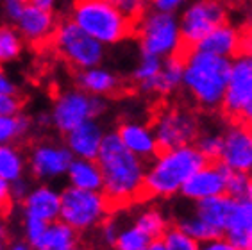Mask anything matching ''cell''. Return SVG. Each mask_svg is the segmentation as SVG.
Here are the masks:
<instances>
[{
	"mask_svg": "<svg viewBox=\"0 0 252 250\" xmlns=\"http://www.w3.org/2000/svg\"><path fill=\"white\" fill-rule=\"evenodd\" d=\"M95 161L102 173V195L109 215L143 204L147 164L122 143L117 130L104 134Z\"/></svg>",
	"mask_w": 252,
	"mask_h": 250,
	"instance_id": "1",
	"label": "cell"
},
{
	"mask_svg": "<svg viewBox=\"0 0 252 250\" xmlns=\"http://www.w3.org/2000/svg\"><path fill=\"white\" fill-rule=\"evenodd\" d=\"M233 62L229 58L211 52H197L185 66L183 86L191 100L204 111H220L227 92Z\"/></svg>",
	"mask_w": 252,
	"mask_h": 250,
	"instance_id": "2",
	"label": "cell"
},
{
	"mask_svg": "<svg viewBox=\"0 0 252 250\" xmlns=\"http://www.w3.org/2000/svg\"><path fill=\"white\" fill-rule=\"evenodd\" d=\"M208 163L195 145L163 152L149 164L143 181V204L152 198H168L181 191L183 184Z\"/></svg>",
	"mask_w": 252,
	"mask_h": 250,
	"instance_id": "3",
	"label": "cell"
},
{
	"mask_svg": "<svg viewBox=\"0 0 252 250\" xmlns=\"http://www.w3.org/2000/svg\"><path fill=\"white\" fill-rule=\"evenodd\" d=\"M233 4L231 0H199L189 5L181 18L179 38L170 58L186 66L200 41L220 25L229 24V9Z\"/></svg>",
	"mask_w": 252,
	"mask_h": 250,
	"instance_id": "4",
	"label": "cell"
},
{
	"mask_svg": "<svg viewBox=\"0 0 252 250\" xmlns=\"http://www.w3.org/2000/svg\"><path fill=\"white\" fill-rule=\"evenodd\" d=\"M70 20L100 43H118L134 38V25L109 0H73Z\"/></svg>",
	"mask_w": 252,
	"mask_h": 250,
	"instance_id": "5",
	"label": "cell"
},
{
	"mask_svg": "<svg viewBox=\"0 0 252 250\" xmlns=\"http://www.w3.org/2000/svg\"><path fill=\"white\" fill-rule=\"evenodd\" d=\"M49 48L73 70L93 68L104 59V47L100 41L84 32L70 16L59 18Z\"/></svg>",
	"mask_w": 252,
	"mask_h": 250,
	"instance_id": "6",
	"label": "cell"
},
{
	"mask_svg": "<svg viewBox=\"0 0 252 250\" xmlns=\"http://www.w3.org/2000/svg\"><path fill=\"white\" fill-rule=\"evenodd\" d=\"M107 215L109 211H107L106 198L102 191L81 189L75 186L64 188L61 191L59 220L64 221L77 232L98 227Z\"/></svg>",
	"mask_w": 252,
	"mask_h": 250,
	"instance_id": "7",
	"label": "cell"
},
{
	"mask_svg": "<svg viewBox=\"0 0 252 250\" xmlns=\"http://www.w3.org/2000/svg\"><path fill=\"white\" fill-rule=\"evenodd\" d=\"M106 109L107 104L102 96L90 95L75 88V90H68L56 96L50 120L56 130L64 136L77 125L98 118Z\"/></svg>",
	"mask_w": 252,
	"mask_h": 250,
	"instance_id": "8",
	"label": "cell"
},
{
	"mask_svg": "<svg viewBox=\"0 0 252 250\" xmlns=\"http://www.w3.org/2000/svg\"><path fill=\"white\" fill-rule=\"evenodd\" d=\"M152 130L158 143V156L168 150L193 145L200 134L199 118L186 109H168L158 111L152 122Z\"/></svg>",
	"mask_w": 252,
	"mask_h": 250,
	"instance_id": "9",
	"label": "cell"
},
{
	"mask_svg": "<svg viewBox=\"0 0 252 250\" xmlns=\"http://www.w3.org/2000/svg\"><path fill=\"white\" fill-rule=\"evenodd\" d=\"M136 38L140 41L141 54L149 56H165L172 54L179 38V27L170 13H154L145 16L138 27Z\"/></svg>",
	"mask_w": 252,
	"mask_h": 250,
	"instance_id": "10",
	"label": "cell"
},
{
	"mask_svg": "<svg viewBox=\"0 0 252 250\" xmlns=\"http://www.w3.org/2000/svg\"><path fill=\"white\" fill-rule=\"evenodd\" d=\"M73 154L66 145L54 143V141H39L32 145L27 157V166L36 181H49L61 177L68 172Z\"/></svg>",
	"mask_w": 252,
	"mask_h": 250,
	"instance_id": "11",
	"label": "cell"
},
{
	"mask_svg": "<svg viewBox=\"0 0 252 250\" xmlns=\"http://www.w3.org/2000/svg\"><path fill=\"white\" fill-rule=\"evenodd\" d=\"M249 104H252V54L234 59L220 111L229 122H234L240 111Z\"/></svg>",
	"mask_w": 252,
	"mask_h": 250,
	"instance_id": "12",
	"label": "cell"
},
{
	"mask_svg": "<svg viewBox=\"0 0 252 250\" xmlns=\"http://www.w3.org/2000/svg\"><path fill=\"white\" fill-rule=\"evenodd\" d=\"M223 163L233 172L252 173V129L242 124H231L222 132V154Z\"/></svg>",
	"mask_w": 252,
	"mask_h": 250,
	"instance_id": "13",
	"label": "cell"
},
{
	"mask_svg": "<svg viewBox=\"0 0 252 250\" xmlns=\"http://www.w3.org/2000/svg\"><path fill=\"white\" fill-rule=\"evenodd\" d=\"M16 24H18V32L22 34V38L27 39L32 45V48L49 50L59 18L54 15L52 9H41L38 5L25 4Z\"/></svg>",
	"mask_w": 252,
	"mask_h": 250,
	"instance_id": "14",
	"label": "cell"
},
{
	"mask_svg": "<svg viewBox=\"0 0 252 250\" xmlns=\"http://www.w3.org/2000/svg\"><path fill=\"white\" fill-rule=\"evenodd\" d=\"M231 170L223 163H206L199 172H195L191 177L183 184L181 195L188 200H204V198L225 195L227 188V177Z\"/></svg>",
	"mask_w": 252,
	"mask_h": 250,
	"instance_id": "15",
	"label": "cell"
},
{
	"mask_svg": "<svg viewBox=\"0 0 252 250\" xmlns=\"http://www.w3.org/2000/svg\"><path fill=\"white\" fill-rule=\"evenodd\" d=\"M73 81H75V88L90 93V95L102 96V98L122 96L131 88V82H126L115 73L100 70V68L73 70Z\"/></svg>",
	"mask_w": 252,
	"mask_h": 250,
	"instance_id": "16",
	"label": "cell"
},
{
	"mask_svg": "<svg viewBox=\"0 0 252 250\" xmlns=\"http://www.w3.org/2000/svg\"><path fill=\"white\" fill-rule=\"evenodd\" d=\"M117 134L120 136L122 143L145 163H152L158 157V143L152 127L136 122H122L118 125Z\"/></svg>",
	"mask_w": 252,
	"mask_h": 250,
	"instance_id": "17",
	"label": "cell"
},
{
	"mask_svg": "<svg viewBox=\"0 0 252 250\" xmlns=\"http://www.w3.org/2000/svg\"><path fill=\"white\" fill-rule=\"evenodd\" d=\"M102 140L104 130L95 120L84 122L64 134V145L70 149L73 157L83 159H97Z\"/></svg>",
	"mask_w": 252,
	"mask_h": 250,
	"instance_id": "18",
	"label": "cell"
},
{
	"mask_svg": "<svg viewBox=\"0 0 252 250\" xmlns=\"http://www.w3.org/2000/svg\"><path fill=\"white\" fill-rule=\"evenodd\" d=\"M22 209L25 217H34L47 223L56 221L59 220L61 211V193L47 184H41L31 189L29 195L22 200Z\"/></svg>",
	"mask_w": 252,
	"mask_h": 250,
	"instance_id": "19",
	"label": "cell"
},
{
	"mask_svg": "<svg viewBox=\"0 0 252 250\" xmlns=\"http://www.w3.org/2000/svg\"><path fill=\"white\" fill-rule=\"evenodd\" d=\"M234 198L229 195H219V197L204 198V200H197L195 202V215L202 218L204 221H208L209 225L217 227L223 234L225 227H227L229 217L233 211Z\"/></svg>",
	"mask_w": 252,
	"mask_h": 250,
	"instance_id": "20",
	"label": "cell"
},
{
	"mask_svg": "<svg viewBox=\"0 0 252 250\" xmlns=\"http://www.w3.org/2000/svg\"><path fill=\"white\" fill-rule=\"evenodd\" d=\"M79 245V232L64 221H50L43 236L32 245L34 250H73Z\"/></svg>",
	"mask_w": 252,
	"mask_h": 250,
	"instance_id": "21",
	"label": "cell"
},
{
	"mask_svg": "<svg viewBox=\"0 0 252 250\" xmlns=\"http://www.w3.org/2000/svg\"><path fill=\"white\" fill-rule=\"evenodd\" d=\"M197 50L211 52L217 56H223L229 59H236L238 56V29L231 27V24L220 25L219 29L209 32L199 43Z\"/></svg>",
	"mask_w": 252,
	"mask_h": 250,
	"instance_id": "22",
	"label": "cell"
},
{
	"mask_svg": "<svg viewBox=\"0 0 252 250\" xmlns=\"http://www.w3.org/2000/svg\"><path fill=\"white\" fill-rule=\"evenodd\" d=\"M66 175L72 186L81 188V189H92V191H102V173L95 159L73 157Z\"/></svg>",
	"mask_w": 252,
	"mask_h": 250,
	"instance_id": "23",
	"label": "cell"
},
{
	"mask_svg": "<svg viewBox=\"0 0 252 250\" xmlns=\"http://www.w3.org/2000/svg\"><path fill=\"white\" fill-rule=\"evenodd\" d=\"M27 168V159L22 154V149L16 145H0V179L15 183L24 177Z\"/></svg>",
	"mask_w": 252,
	"mask_h": 250,
	"instance_id": "24",
	"label": "cell"
},
{
	"mask_svg": "<svg viewBox=\"0 0 252 250\" xmlns=\"http://www.w3.org/2000/svg\"><path fill=\"white\" fill-rule=\"evenodd\" d=\"M29 116L16 113V115H0V145H9L13 141L24 140L31 130Z\"/></svg>",
	"mask_w": 252,
	"mask_h": 250,
	"instance_id": "25",
	"label": "cell"
},
{
	"mask_svg": "<svg viewBox=\"0 0 252 250\" xmlns=\"http://www.w3.org/2000/svg\"><path fill=\"white\" fill-rule=\"evenodd\" d=\"M175 225L179 227L183 232H186L189 238H193L197 243H206V241L223 238V234L217 229V227L209 225L208 221H204L202 218H199L195 213L191 215V217L179 218V220L175 221Z\"/></svg>",
	"mask_w": 252,
	"mask_h": 250,
	"instance_id": "26",
	"label": "cell"
},
{
	"mask_svg": "<svg viewBox=\"0 0 252 250\" xmlns=\"http://www.w3.org/2000/svg\"><path fill=\"white\" fill-rule=\"evenodd\" d=\"M134 223L140 227L145 234L151 236V240H161L163 234L168 229V221H166L165 215L159 209H143L141 213H138V217L134 218Z\"/></svg>",
	"mask_w": 252,
	"mask_h": 250,
	"instance_id": "27",
	"label": "cell"
},
{
	"mask_svg": "<svg viewBox=\"0 0 252 250\" xmlns=\"http://www.w3.org/2000/svg\"><path fill=\"white\" fill-rule=\"evenodd\" d=\"M152 241L154 240H151V236L145 234V232L141 231L140 227L132 221L129 227L120 229V234H118L113 249L115 250H145Z\"/></svg>",
	"mask_w": 252,
	"mask_h": 250,
	"instance_id": "28",
	"label": "cell"
},
{
	"mask_svg": "<svg viewBox=\"0 0 252 250\" xmlns=\"http://www.w3.org/2000/svg\"><path fill=\"white\" fill-rule=\"evenodd\" d=\"M24 48L22 34L13 25H2L0 27V62L13 61L20 56Z\"/></svg>",
	"mask_w": 252,
	"mask_h": 250,
	"instance_id": "29",
	"label": "cell"
},
{
	"mask_svg": "<svg viewBox=\"0 0 252 250\" xmlns=\"http://www.w3.org/2000/svg\"><path fill=\"white\" fill-rule=\"evenodd\" d=\"M161 66H163V62H161V59L158 56L143 54L141 62L131 75V86H134L136 90H141L147 82H151L161 72Z\"/></svg>",
	"mask_w": 252,
	"mask_h": 250,
	"instance_id": "30",
	"label": "cell"
},
{
	"mask_svg": "<svg viewBox=\"0 0 252 250\" xmlns=\"http://www.w3.org/2000/svg\"><path fill=\"white\" fill-rule=\"evenodd\" d=\"M200 154L208 163H217L220 161V154H222V134L217 132H200L197 136V140L193 141Z\"/></svg>",
	"mask_w": 252,
	"mask_h": 250,
	"instance_id": "31",
	"label": "cell"
},
{
	"mask_svg": "<svg viewBox=\"0 0 252 250\" xmlns=\"http://www.w3.org/2000/svg\"><path fill=\"white\" fill-rule=\"evenodd\" d=\"M161 240L165 241L166 250H199L200 243L189 238L186 232H183L177 225H170Z\"/></svg>",
	"mask_w": 252,
	"mask_h": 250,
	"instance_id": "32",
	"label": "cell"
},
{
	"mask_svg": "<svg viewBox=\"0 0 252 250\" xmlns=\"http://www.w3.org/2000/svg\"><path fill=\"white\" fill-rule=\"evenodd\" d=\"M225 195L233 198H243L249 197V173L243 172H229L227 177V188Z\"/></svg>",
	"mask_w": 252,
	"mask_h": 250,
	"instance_id": "33",
	"label": "cell"
},
{
	"mask_svg": "<svg viewBox=\"0 0 252 250\" xmlns=\"http://www.w3.org/2000/svg\"><path fill=\"white\" fill-rule=\"evenodd\" d=\"M47 227H49L47 221L38 220V218H34V217H25L24 215V234L29 245H34V243L43 236Z\"/></svg>",
	"mask_w": 252,
	"mask_h": 250,
	"instance_id": "34",
	"label": "cell"
},
{
	"mask_svg": "<svg viewBox=\"0 0 252 250\" xmlns=\"http://www.w3.org/2000/svg\"><path fill=\"white\" fill-rule=\"evenodd\" d=\"M98 231H100V240L104 241L107 247H115V241H117L118 234H120V225H118L117 218L113 217V215H107V217L100 221Z\"/></svg>",
	"mask_w": 252,
	"mask_h": 250,
	"instance_id": "35",
	"label": "cell"
},
{
	"mask_svg": "<svg viewBox=\"0 0 252 250\" xmlns=\"http://www.w3.org/2000/svg\"><path fill=\"white\" fill-rule=\"evenodd\" d=\"M13 206H15V198L11 193V183L0 179V217H7L13 211Z\"/></svg>",
	"mask_w": 252,
	"mask_h": 250,
	"instance_id": "36",
	"label": "cell"
},
{
	"mask_svg": "<svg viewBox=\"0 0 252 250\" xmlns=\"http://www.w3.org/2000/svg\"><path fill=\"white\" fill-rule=\"evenodd\" d=\"M199 250H238V249L231 241L225 240V238H219V240H211V241H206V243H200Z\"/></svg>",
	"mask_w": 252,
	"mask_h": 250,
	"instance_id": "37",
	"label": "cell"
},
{
	"mask_svg": "<svg viewBox=\"0 0 252 250\" xmlns=\"http://www.w3.org/2000/svg\"><path fill=\"white\" fill-rule=\"evenodd\" d=\"M0 93H4V95H20L18 88L5 77V73L2 72V68H0Z\"/></svg>",
	"mask_w": 252,
	"mask_h": 250,
	"instance_id": "38",
	"label": "cell"
},
{
	"mask_svg": "<svg viewBox=\"0 0 252 250\" xmlns=\"http://www.w3.org/2000/svg\"><path fill=\"white\" fill-rule=\"evenodd\" d=\"M181 2H183V0H151V4L154 5L156 9L163 11V13H168V11H172L174 7H177Z\"/></svg>",
	"mask_w": 252,
	"mask_h": 250,
	"instance_id": "39",
	"label": "cell"
},
{
	"mask_svg": "<svg viewBox=\"0 0 252 250\" xmlns=\"http://www.w3.org/2000/svg\"><path fill=\"white\" fill-rule=\"evenodd\" d=\"M52 2L54 0H27V4L38 5L41 9H52Z\"/></svg>",
	"mask_w": 252,
	"mask_h": 250,
	"instance_id": "40",
	"label": "cell"
},
{
	"mask_svg": "<svg viewBox=\"0 0 252 250\" xmlns=\"http://www.w3.org/2000/svg\"><path fill=\"white\" fill-rule=\"evenodd\" d=\"M7 250H34V249L27 241H15V243H11Z\"/></svg>",
	"mask_w": 252,
	"mask_h": 250,
	"instance_id": "41",
	"label": "cell"
},
{
	"mask_svg": "<svg viewBox=\"0 0 252 250\" xmlns=\"http://www.w3.org/2000/svg\"><path fill=\"white\" fill-rule=\"evenodd\" d=\"M145 250H166V245H165V241L163 240H154Z\"/></svg>",
	"mask_w": 252,
	"mask_h": 250,
	"instance_id": "42",
	"label": "cell"
},
{
	"mask_svg": "<svg viewBox=\"0 0 252 250\" xmlns=\"http://www.w3.org/2000/svg\"><path fill=\"white\" fill-rule=\"evenodd\" d=\"M249 197L252 198V173L249 175Z\"/></svg>",
	"mask_w": 252,
	"mask_h": 250,
	"instance_id": "43",
	"label": "cell"
},
{
	"mask_svg": "<svg viewBox=\"0 0 252 250\" xmlns=\"http://www.w3.org/2000/svg\"><path fill=\"white\" fill-rule=\"evenodd\" d=\"M73 250H88V249H84V245H81V243H79V245L75 247V249H73Z\"/></svg>",
	"mask_w": 252,
	"mask_h": 250,
	"instance_id": "44",
	"label": "cell"
},
{
	"mask_svg": "<svg viewBox=\"0 0 252 250\" xmlns=\"http://www.w3.org/2000/svg\"><path fill=\"white\" fill-rule=\"evenodd\" d=\"M0 250H5V247H4V241L0 240Z\"/></svg>",
	"mask_w": 252,
	"mask_h": 250,
	"instance_id": "45",
	"label": "cell"
},
{
	"mask_svg": "<svg viewBox=\"0 0 252 250\" xmlns=\"http://www.w3.org/2000/svg\"><path fill=\"white\" fill-rule=\"evenodd\" d=\"M0 218H2V217H0ZM0 236H2V223H0Z\"/></svg>",
	"mask_w": 252,
	"mask_h": 250,
	"instance_id": "46",
	"label": "cell"
},
{
	"mask_svg": "<svg viewBox=\"0 0 252 250\" xmlns=\"http://www.w3.org/2000/svg\"><path fill=\"white\" fill-rule=\"evenodd\" d=\"M251 5H252V0H251Z\"/></svg>",
	"mask_w": 252,
	"mask_h": 250,
	"instance_id": "47",
	"label": "cell"
}]
</instances>
